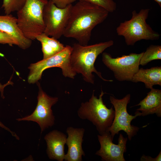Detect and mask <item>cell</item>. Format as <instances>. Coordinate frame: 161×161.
<instances>
[{"instance_id": "44dd1931", "label": "cell", "mask_w": 161, "mask_h": 161, "mask_svg": "<svg viewBox=\"0 0 161 161\" xmlns=\"http://www.w3.org/2000/svg\"><path fill=\"white\" fill-rule=\"evenodd\" d=\"M0 43L8 44L10 46L13 45L17 46V43L15 39L7 33L0 30Z\"/></svg>"}, {"instance_id": "ba28073f", "label": "cell", "mask_w": 161, "mask_h": 161, "mask_svg": "<svg viewBox=\"0 0 161 161\" xmlns=\"http://www.w3.org/2000/svg\"><path fill=\"white\" fill-rule=\"evenodd\" d=\"M143 53H132L113 58L110 54L103 52L102 61L113 72L117 80L131 81L133 76L139 69L140 61Z\"/></svg>"}, {"instance_id": "52a82bcc", "label": "cell", "mask_w": 161, "mask_h": 161, "mask_svg": "<svg viewBox=\"0 0 161 161\" xmlns=\"http://www.w3.org/2000/svg\"><path fill=\"white\" fill-rule=\"evenodd\" d=\"M131 98L130 94L126 95L121 99H118L112 96H110V103L114 107L115 115L112 124L108 130L113 139L115 135L119 132L123 131L127 134L128 138L130 141L132 138L137 134L140 128L131 125V121L138 116H141V113L137 111L134 115H130L127 111V106Z\"/></svg>"}, {"instance_id": "6da1fadb", "label": "cell", "mask_w": 161, "mask_h": 161, "mask_svg": "<svg viewBox=\"0 0 161 161\" xmlns=\"http://www.w3.org/2000/svg\"><path fill=\"white\" fill-rule=\"evenodd\" d=\"M109 13L98 6L78 1L71 6L63 36L75 39L81 45H88L92 30L106 19Z\"/></svg>"}, {"instance_id": "9c48e42d", "label": "cell", "mask_w": 161, "mask_h": 161, "mask_svg": "<svg viewBox=\"0 0 161 161\" xmlns=\"http://www.w3.org/2000/svg\"><path fill=\"white\" fill-rule=\"evenodd\" d=\"M72 5L61 8L48 0L43 10L44 33L57 39L63 35Z\"/></svg>"}, {"instance_id": "9a60e30c", "label": "cell", "mask_w": 161, "mask_h": 161, "mask_svg": "<svg viewBox=\"0 0 161 161\" xmlns=\"http://www.w3.org/2000/svg\"><path fill=\"white\" fill-rule=\"evenodd\" d=\"M140 106L136 111L141 112V116L155 114L161 117V90L152 88L146 96L139 103L134 106Z\"/></svg>"}, {"instance_id": "5bb4252c", "label": "cell", "mask_w": 161, "mask_h": 161, "mask_svg": "<svg viewBox=\"0 0 161 161\" xmlns=\"http://www.w3.org/2000/svg\"><path fill=\"white\" fill-rule=\"evenodd\" d=\"M0 30L13 37L17 46L23 49L29 48L32 44V40L25 37L19 27L17 18L11 14L0 15Z\"/></svg>"}, {"instance_id": "7402d4cb", "label": "cell", "mask_w": 161, "mask_h": 161, "mask_svg": "<svg viewBox=\"0 0 161 161\" xmlns=\"http://www.w3.org/2000/svg\"><path fill=\"white\" fill-rule=\"evenodd\" d=\"M52 1L58 7L63 8L75 2L76 0H49Z\"/></svg>"}, {"instance_id": "cb8c5ba5", "label": "cell", "mask_w": 161, "mask_h": 161, "mask_svg": "<svg viewBox=\"0 0 161 161\" xmlns=\"http://www.w3.org/2000/svg\"><path fill=\"white\" fill-rule=\"evenodd\" d=\"M0 56H3L4 55L0 53ZM10 79H11L7 83L4 85H2L0 83V91L1 92V96L3 99L4 98V87L9 85H13V83L11 81Z\"/></svg>"}, {"instance_id": "ffe728a7", "label": "cell", "mask_w": 161, "mask_h": 161, "mask_svg": "<svg viewBox=\"0 0 161 161\" xmlns=\"http://www.w3.org/2000/svg\"><path fill=\"white\" fill-rule=\"evenodd\" d=\"M79 1L89 3L100 6L109 13L115 11L117 9V4L114 0H78Z\"/></svg>"}, {"instance_id": "5b68a950", "label": "cell", "mask_w": 161, "mask_h": 161, "mask_svg": "<svg viewBox=\"0 0 161 161\" xmlns=\"http://www.w3.org/2000/svg\"><path fill=\"white\" fill-rule=\"evenodd\" d=\"M47 0H26L23 7L17 12L18 26L24 36L32 40L44 32L43 12Z\"/></svg>"}, {"instance_id": "30bf717a", "label": "cell", "mask_w": 161, "mask_h": 161, "mask_svg": "<svg viewBox=\"0 0 161 161\" xmlns=\"http://www.w3.org/2000/svg\"><path fill=\"white\" fill-rule=\"evenodd\" d=\"M39 90L36 107L32 113L22 118L17 119L18 121H32L37 123L41 129V133L55 124V118L51 109L58 101L57 97L48 95L38 85Z\"/></svg>"}, {"instance_id": "484cf974", "label": "cell", "mask_w": 161, "mask_h": 161, "mask_svg": "<svg viewBox=\"0 0 161 161\" xmlns=\"http://www.w3.org/2000/svg\"><path fill=\"white\" fill-rule=\"evenodd\" d=\"M159 4L160 7H161V0H154Z\"/></svg>"}, {"instance_id": "2e32d148", "label": "cell", "mask_w": 161, "mask_h": 161, "mask_svg": "<svg viewBox=\"0 0 161 161\" xmlns=\"http://www.w3.org/2000/svg\"><path fill=\"white\" fill-rule=\"evenodd\" d=\"M131 81L136 83L143 82L146 88L150 89L154 85L161 86V66L139 69L133 76Z\"/></svg>"}, {"instance_id": "4fadbf2b", "label": "cell", "mask_w": 161, "mask_h": 161, "mask_svg": "<svg viewBox=\"0 0 161 161\" xmlns=\"http://www.w3.org/2000/svg\"><path fill=\"white\" fill-rule=\"evenodd\" d=\"M67 136L57 130H53L47 134L44 137L47 145V153L49 158L58 161L64 160V146Z\"/></svg>"}, {"instance_id": "d6986e66", "label": "cell", "mask_w": 161, "mask_h": 161, "mask_svg": "<svg viewBox=\"0 0 161 161\" xmlns=\"http://www.w3.org/2000/svg\"><path fill=\"white\" fill-rule=\"evenodd\" d=\"M26 0H3L1 8L5 14L9 15L13 12H17L24 6Z\"/></svg>"}, {"instance_id": "7c38bea8", "label": "cell", "mask_w": 161, "mask_h": 161, "mask_svg": "<svg viewBox=\"0 0 161 161\" xmlns=\"http://www.w3.org/2000/svg\"><path fill=\"white\" fill-rule=\"evenodd\" d=\"M85 129L83 128L68 127L66 132L68 135L66 144L68 150L65 154V161H82V156L85 154L82 148V144Z\"/></svg>"}, {"instance_id": "7a4b0ae2", "label": "cell", "mask_w": 161, "mask_h": 161, "mask_svg": "<svg viewBox=\"0 0 161 161\" xmlns=\"http://www.w3.org/2000/svg\"><path fill=\"white\" fill-rule=\"evenodd\" d=\"M110 40L91 45H83L75 43L72 47L70 56V63L73 71L76 74H81L84 80L88 83L94 84L95 72L103 80L112 82V80L104 79L101 73L98 72L94 66L98 56L107 48L114 44Z\"/></svg>"}, {"instance_id": "d4e9b609", "label": "cell", "mask_w": 161, "mask_h": 161, "mask_svg": "<svg viewBox=\"0 0 161 161\" xmlns=\"http://www.w3.org/2000/svg\"><path fill=\"white\" fill-rule=\"evenodd\" d=\"M0 127L2 128L5 130H7L10 132L13 137H14L16 139L19 140V138L16 134L13 131H11L10 129L5 126L0 120Z\"/></svg>"}, {"instance_id": "277c9868", "label": "cell", "mask_w": 161, "mask_h": 161, "mask_svg": "<svg viewBox=\"0 0 161 161\" xmlns=\"http://www.w3.org/2000/svg\"><path fill=\"white\" fill-rule=\"evenodd\" d=\"M93 91L89 101L82 103L77 111L78 117L90 121L95 126L100 135L108 131L113 121L115 111L112 106L108 109L104 104L103 97L106 93L101 90L99 98Z\"/></svg>"}, {"instance_id": "603a6c76", "label": "cell", "mask_w": 161, "mask_h": 161, "mask_svg": "<svg viewBox=\"0 0 161 161\" xmlns=\"http://www.w3.org/2000/svg\"><path fill=\"white\" fill-rule=\"evenodd\" d=\"M161 160V151L155 158H152L149 156L143 155L140 158L141 161H160Z\"/></svg>"}, {"instance_id": "ac0fdd59", "label": "cell", "mask_w": 161, "mask_h": 161, "mask_svg": "<svg viewBox=\"0 0 161 161\" xmlns=\"http://www.w3.org/2000/svg\"><path fill=\"white\" fill-rule=\"evenodd\" d=\"M161 59V46L151 45L143 52L139 64L145 66L152 61Z\"/></svg>"}, {"instance_id": "8fae6325", "label": "cell", "mask_w": 161, "mask_h": 161, "mask_svg": "<svg viewBox=\"0 0 161 161\" xmlns=\"http://www.w3.org/2000/svg\"><path fill=\"white\" fill-rule=\"evenodd\" d=\"M97 137L100 145V148L95 154L101 157L104 161H125L124 154L126 151L127 137L120 134L118 144L112 142L113 139L110 133L107 131Z\"/></svg>"}, {"instance_id": "3957f363", "label": "cell", "mask_w": 161, "mask_h": 161, "mask_svg": "<svg viewBox=\"0 0 161 161\" xmlns=\"http://www.w3.org/2000/svg\"><path fill=\"white\" fill-rule=\"evenodd\" d=\"M150 9H142L137 12L134 10L131 18L121 23L117 27V33L123 37L128 46H133L138 41L158 40L160 35L153 30L146 22Z\"/></svg>"}, {"instance_id": "8992f818", "label": "cell", "mask_w": 161, "mask_h": 161, "mask_svg": "<svg viewBox=\"0 0 161 161\" xmlns=\"http://www.w3.org/2000/svg\"><path fill=\"white\" fill-rule=\"evenodd\" d=\"M72 49V47L67 45L63 50L55 55L30 64L28 67L30 72L28 77V82L32 84L36 83L41 79L44 70L53 67L61 68L65 77L74 79L77 74L73 71L70 65Z\"/></svg>"}, {"instance_id": "e0dca14e", "label": "cell", "mask_w": 161, "mask_h": 161, "mask_svg": "<svg viewBox=\"0 0 161 161\" xmlns=\"http://www.w3.org/2000/svg\"><path fill=\"white\" fill-rule=\"evenodd\" d=\"M36 39L41 43L43 59L47 58L55 55L65 47L64 45L58 39L50 37L44 32L38 35Z\"/></svg>"}]
</instances>
